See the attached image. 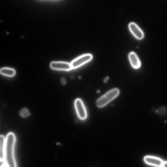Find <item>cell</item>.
Returning <instances> with one entry per match:
<instances>
[{
  "label": "cell",
  "mask_w": 167,
  "mask_h": 167,
  "mask_svg": "<svg viewBox=\"0 0 167 167\" xmlns=\"http://www.w3.org/2000/svg\"><path fill=\"white\" fill-rule=\"evenodd\" d=\"M109 78V77H106L104 80V82H106L108 80V79Z\"/></svg>",
  "instance_id": "cell-14"
},
{
  "label": "cell",
  "mask_w": 167,
  "mask_h": 167,
  "mask_svg": "<svg viewBox=\"0 0 167 167\" xmlns=\"http://www.w3.org/2000/svg\"><path fill=\"white\" fill-rule=\"evenodd\" d=\"M6 138L3 135L0 136V159L4 160Z\"/></svg>",
  "instance_id": "cell-9"
},
{
  "label": "cell",
  "mask_w": 167,
  "mask_h": 167,
  "mask_svg": "<svg viewBox=\"0 0 167 167\" xmlns=\"http://www.w3.org/2000/svg\"><path fill=\"white\" fill-rule=\"evenodd\" d=\"M75 106L79 118L85 120L87 118L86 110L82 100L79 98L76 99L75 101Z\"/></svg>",
  "instance_id": "cell-4"
},
{
  "label": "cell",
  "mask_w": 167,
  "mask_h": 167,
  "mask_svg": "<svg viewBox=\"0 0 167 167\" xmlns=\"http://www.w3.org/2000/svg\"><path fill=\"white\" fill-rule=\"evenodd\" d=\"M16 142L15 135L12 132L9 133L6 138L4 160L7 166L17 167L14 156V147Z\"/></svg>",
  "instance_id": "cell-1"
},
{
  "label": "cell",
  "mask_w": 167,
  "mask_h": 167,
  "mask_svg": "<svg viewBox=\"0 0 167 167\" xmlns=\"http://www.w3.org/2000/svg\"><path fill=\"white\" fill-rule=\"evenodd\" d=\"M1 74L5 76L12 77L15 75L16 71L15 70L10 68H2L1 70Z\"/></svg>",
  "instance_id": "cell-10"
},
{
  "label": "cell",
  "mask_w": 167,
  "mask_h": 167,
  "mask_svg": "<svg viewBox=\"0 0 167 167\" xmlns=\"http://www.w3.org/2000/svg\"><path fill=\"white\" fill-rule=\"evenodd\" d=\"M61 82L62 84L64 85L66 83V81L64 78H63L61 79Z\"/></svg>",
  "instance_id": "cell-12"
},
{
  "label": "cell",
  "mask_w": 167,
  "mask_h": 167,
  "mask_svg": "<svg viewBox=\"0 0 167 167\" xmlns=\"http://www.w3.org/2000/svg\"><path fill=\"white\" fill-rule=\"evenodd\" d=\"M120 90L115 88L109 91L104 95L98 99L96 101V105L99 108H102L111 102L119 95Z\"/></svg>",
  "instance_id": "cell-2"
},
{
  "label": "cell",
  "mask_w": 167,
  "mask_h": 167,
  "mask_svg": "<svg viewBox=\"0 0 167 167\" xmlns=\"http://www.w3.org/2000/svg\"><path fill=\"white\" fill-rule=\"evenodd\" d=\"M20 115L21 117L26 118L30 115V113L28 110L26 108H23L20 112Z\"/></svg>",
  "instance_id": "cell-11"
},
{
  "label": "cell",
  "mask_w": 167,
  "mask_h": 167,
  "mask_svg": "<svg viewBox=\"0 0 167 167\" xmlns=\"http://www.w3.org/2000/svg\"><path fill=\"white\" fill-rule=\"evenodd\" d=\"M144 161L149 165L158 167L162 166L164 162L160 158L151 156L145 157Z\"/></svg>",
  "instance_id": "cell-7"
},
{
  "label": "cell",
  "mask_w": 167,
  "mask_h": 167,
  "mask_svg": "<svg viewBox=\"0 0 167 167\" xmlns=\"http://www.w3.org/2000/svg\"><path fill=\"white\" fill-rule=\"evenodd\" d=\"M129 28L130 32L137 39L141 40L143 39L144 33L136 24L133 22L130 23L129 25Z\"/></svg>",
  "instance_id": "cell-6"
},
{
  "label": "cell",
  "mask_w": 167,
  "mask_h": 167,
  "mask_svg": "<svg viewBox=\"0 0 167 167\" xmlns=\"http://www.w3.org/2000/svg\"><path fill=\"white\" fill-rule=\"evenodd\" d=\"M128 57L130 63L134 68L138 69L140 67V61L135 53L130 52L129 54Z\"/></svg>",
  "instance_id": "cell-8"
},
{
  "label": "cell",
  "mask_w": 167,
  "mask_h": 167,
  "mask_svg": "<svg viewBox=\"0 0 167 167\" xmlns=\"http://www.w3.org/2000/svg\"><path fill=\"white\" fill-rule=\"evenodd\" d=\"M50 66L52 69L56 70L69 71L72 69L71 63L65 62H52Z\"/></svg>",
  "instance_id": "cell-5"
},
{
  "label": "cell",
  "mask_w": 167,
  "mask_h": 167,
  "mask_svg": "<svg viewBox=\"0 0 167 167\" xmlns=\"http://www.w3.org/2000/svg\"><path fill=\"white\" fill-rule=\"evenodd\" d=\"M93 58L92 54H87L77 57L71 63L72 69L80 67L84 64L90 61Z\"/></svg>",
  "instance_id": "cell-3"
},
{
  "label": "cell",
  "mask_w": 167,
  "mask_h": 167,
  "mask_svg": "<svg viewBox=\"0 0 167 167\" xmlns=\"http://www.w3.org/2000/svg\"><path fill=\"white\" fill-rule=\"evenodd\" d=\"M162 167H167V161H164Z\"/></svg>",
  "instance_id": "cell-13"
}]
</instances>
